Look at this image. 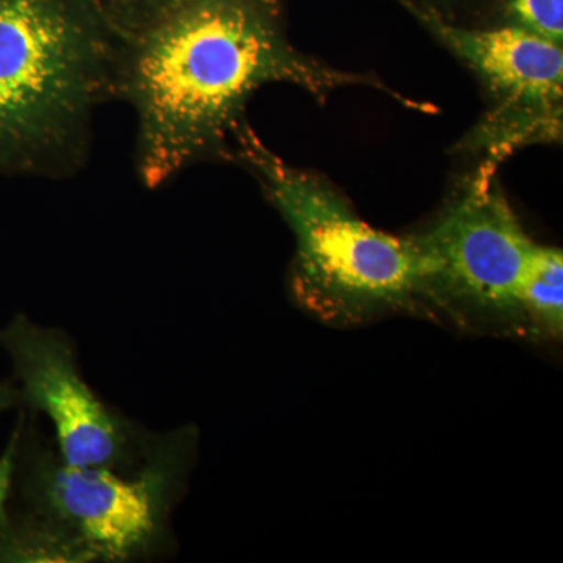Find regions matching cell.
Returning a JSON list of instances; mask_svg holds the SVG:
<instances>
[{
  "label": "cell",
  "mask_w": 563,
  "mask_h": 563,
  "mask_svg": "<svg viewBox=\"0 0 563 563\" xmlns=\"http://www.w3.org/2000/svg\"><path fill=\"white\" fill-rule=\"evenodd\" d=\"M272 84L318 99L347 85L384 88L296 51L272 0H207L120 35L113 101L135 114L141 184L157 190L198 163L228 158L247 102Z\"/></svg>",
  "instance_id": "1"
},
{
  "label": "cell",
  "mask_w": 563,
  "mask_h": 563,
  "mask_svg": "<svg viewBox=\"0 0 563 563\" xmlns=\"http://www.w3.org/2000/svg\"><path fill=\"white\" fill-rule=\"evenodd\" d=\"M118 41L102 0H0V176L68 179L87 165Z\"/></svg>",
  "instance_id": "2"
},
{
  "label": "cell",
  "mask_w": 563,
  "mask_h": 563,
  "mask_svg": "<svg viewBox=\"0 0 563 563\" xmlns=\"http://www.w3.org/2000/svg\"><path fill=\"white\" fill-rule=\"evenodd\" d=\"M225 161L257 179L291 229V288L303 309L331 324H357L418 299L410 240L366 224L325 181L269 151L246 121L233 132Z\"/></svg>",
  "instance_id": "3"
},
{
  "label": "cell",
  "mask_w": 563,
  "mask_h": 563,
  "mask_svg": "<svg viewBox=\"0 0 563 563\" xmlns=\"http://www.w3.org/2000/svg\"><path fill=\"white\" fill-rule=\"evenodd\" d=\"M22 455L24 551L38 561L140 562L172 547L188 459L125 474L68 465L36 440Z\"/></svg>",
  "instance_id": "4"
},
{
  "label": "cell",
  "mask_w": 563,
  "mask_h": 563,
  "mask_svg": "<svg viewBox=\"0 0 563 563\" xmlns=\"http://www.w3.org/2000/svg\"><path fill=\"white\" fill-rule=\"evenodd\" d=\"M484 163L466 190L420 236L409 239L417 298L463 324L520 332L517 290L532 240Z\"/></svg>",
  "instance_id": "5"
},
{
  "label": "cell",
  "mask_w": 563,
  "mask_h": 563,
  "mask_svg": "<svg viewBox=\"0 0 563 563\" xmlns=\"http://www.w3.org/2000/svg\"><path fill=\"white\" fill-rule=\"evenodd\" d=\"M21 395L54 424L68 465L135 474L190 457L191 432L152 433L109 406L85 380L65 332L16 318L0 333Z\"/></svg>",
  "instance_id": "6"
},
{
  "label": "cell",
  "mask_w": 563,
  "mask_h": 563,
  "mask_svg": "<svg viewBox=\"0 0 563 563\" xmlns=\"http://www.w3.org/2000/svg\"><path fill=\"white\" fill-rule=\"evenodd\" d=\"M443 43L479 77L496 106L474 132L496 165L525 141L555 140L561 132L563 51L559 44L510 25L463 31L431 22Z\"/></svg>",
  "instance_id": "7"
},
{
  "label": "cell",
  "mask_w": 563,
  "mask_h": 563,
  "mask_svg": "<svg viewBox=\"0 0 563 563\" xmlns=\"http://www.w3.org/2000/svg\"><path fill=\"white\" fill-rule=\"evenodd\" d=\"M520 333L558 339L563 331V254L533 243L517 290Z\"/></svg>",
  "instance_id": "8"
},
{
  "label": "cell",
  "mask_w": 563,
  "mask_h": 563,
  "mask_svg": "<svg viewBox=\"0 0 563 563\" xmlns=\"http://www.w3.org/2000/svg\"><path fill=\"white\" fill-rule=\"evenodd\" d=\"M102 2L118 35H128L176 11L207 2V0H102Z\"/></svg>",
  "instance_id": "9"
},
{
  "label": "cell",
  "mask_w": 563,
  "mask_h": 563,
  "mask_svg": "<svg viewBox=\"0 0 563 563\" xmlns=\"http://www.w3.org/2000/svg\"><path fill=\"white\" fill-rule=\"evenodd\" d=\"M507 9L517 27L562 46L563 0H509Z\"/></svg>",
  "instance_id": "10"
}]
</instances>
